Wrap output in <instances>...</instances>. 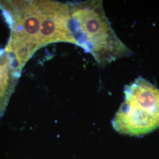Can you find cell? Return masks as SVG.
I'll use <instances>...</instances> for the list:
<instances>
[{"label":"cell","instance_id":"6da1fadb","mask_svg":"<svg viewBox=\"0 0 159 159\" xmlns=\"http://www.w3.org/2000/svg\"><path fill=\"white\" fill-rule=\"evenodd\" d=\"M0 10L10 29L5 50L22 72L35 52L55 43L75 45L70 29L68 3L56 1H0Z\"/></svg>","mask_w":159,"mask_h":159},{"label":"cell","instance_id":"7a4b0ae2","mask_svg":"<svg viewBox=\"0 0 159 159\" xmlns=\"http://www.w3.org/2000/svg\"><path fill=\"white\" fill-rule=\"evenodd\" d=\"M68 5L75 45L91 54L100 67L133 54L112 28L102 1L68 2Z\"/></svg>","mask_w":159,"mask_h":159},{"label":"cell","instance_id":"3957f363","mask_svg":"<svg viewBox=\"0 0 159 159\" xmlns=\"http://www.w3.org/2000/svg\"><path fill=\"white\" fill-rule=\"evenodd\" d=\"M124 100L112 120L121 134L140 137L159 129V89L139 77L124 89Z\"/></svg>","mask_w":159,"mask_h":159},{"label":"cell","instance_id":"277c9868","mask_svg":"<svg viewBox=\"0 0 159 159\" xmlns=\"http://www.w3.org/2000/svg\"><path fill=\"white\" fill-rule=\"evenodd\" d=\"M21 72L11 56L0 50V118L4 115Z\"/></svg>","mask_w":159,"mask_h":159}]
</instances>
